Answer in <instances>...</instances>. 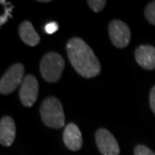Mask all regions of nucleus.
<instances>
[{
  "label": "nucleus",
  "mask_w": 155,
  "mask_h": 155,
  "mask_svg": "<svg viewBox=\"0 0 155 155\" xmlns=\"http://www.w3.org/2000/svg\"><path fill=\"white\" fill-rule=\"evenodd\" d=\"M67 52L73 68L80 76L91 79L101 73L98 58L82 38H71L67 43Z\"/></svg>",
  "instance_id": "nucleus-1"
},
{
  "label": "nucleus",
  "mask_w": 155,
  "mask_h": 155,
  "mask_svg": "<svg viewBox=\"0 0 155 155\" xmlns=\"http://www.w3.org/2000/svg\"><path fill=\"white\" fill-rule=\"evenodd\" d=\"M40 117L49 128L60 129L64 126L66 118L61 101L55 97H48L40 105Z\"/></svg>",
  "instance_id": "nucleus-2"
},
{
  "label": "nucleus",
  "mask_w": 155,
  "mask_h": 155,
  "mask_svg": "<svg viewBox=\"0 0 155 155\" xmlns=\"http://www.w3.org/2000/svg\"><path fill=\"white\" fill-rule=\"evenodd\" d=\"M64 69V61L58 52H48L43 55L39 64L41 77L48 83H55L61 79Z\"/></svg>",
  "instance_id": "nucleus-3"
},
{
  "label": "nucleus",
  "mask_w": 155,
  "mask_h": 155,
  "mask_svg": "<svg viewBox=\"0 0 155 155\" xmlns=\"http://www.w3.org/2000/svg\"><path fill=\"white\" fill-rule=\"evenodd\" d=\"M24 75V67L22 64H15L6 71L0 81V93L2 95H8L17 89L22 84Z\"/></svg>",
  "instance_id": "nucleus-4"
},
{
  "label": "nucleus",
  "mask_w": 155,
  "mask_h": 155,
  "mask_svg": "<svg viewBox=\"0 0 155 155\" xmlns=\"http://www.w3.org/2000/svg\"><path fill=\"white\" fill-rule=\"evenodd\" d=\"M109 36L116 48H124L129 45L131 39V31L125 22L115 19L109 24Z\"/></svg>",
  "instance_id": "nucleus-5"
},
{
  "label": "nucleus",
  "mask_w": 155,
  "mask_h": 155,
  "mask_svg": "<svg viewBox=\"0 0 155 155\" xmlns=\"http://www.w3.org/2000/svg\"><path fill=\"white\" fill-rule=\"evenodd\" d=\"M95 139L99 151L103 155H119V144L114 135L107 129L101 128L97 130Z\"/></svg>",
  "instance_id": "nucleus-6"
},
{
  "label": "nucleus",
  "mask_w": 155,
  "mask_h": 155,
  "mask_svg": "<svg viewBox=\"0 0 155 155\" xmlns=\"http://www.w3.org/2000/svg\"><path fill=\"white\" fill-rule=\"evenodd\" d=\"M38 96V82L32 75L24 77L23 82L20 86L19 99L23 106L32 107L36 102Z\"/></svg>",
  "instance_id": "nucleus-7"
},
{
  "label": "nucleus",
  "mask_w": 155,
  "mask_h": 155,
  "mask_svg": "<svg viewBox=\"0 0 155 155\" xmlns=\"http://www.w3.org/2000/svg\"><path fill=\"white\" fill-rule=\"evenodd\" d=\"M63 139L64 145L72 151H79L83 146V136L76 124L70 123L64 130Z\"/></svg>",
  "instance_id": "nucleus-8"
},
{
  "label": "nucleus",
  "mask_w": 155,
  "mask_h": 155,
  "mask_svg": "<svg viewBox=\"0 0 155 155\" xmlns=\"http://www.w3.org/2000/svg\"><path fill=\"white\" fill-rule=\"evenodd\" d=\"M136 61L145 70H155V48L152 45H140L135 51Z\"/></svg>",
  "instance_id": "nucleus-9"
},
{
  "label": "nucleus",
  "mask_w": 155,
  "mask_h": 155,
  "mask_svg": "<svg viewBox=\"0 0 155 155\" xmlns=\"http://www.w3.org/2000/svg\"><path fill=\"white\" fill-rule=\"evenodd\" d=\"M15 135H16V127L15 122L11 117L4 116L0 121V143L3 146H10L13 144Z\"/></svg>",
  "instance_id": "nucleus-10"
},
{
  "label": "nucleus",
  "mask_w": 155,
  "mask_h": 155,
  "mask_svg": "<svg viewBox=\"0 0 155 155\" xmlns=\"http://www.w3.org/2000/svg\"><path fill=\"white\" fill-rule=\"evenodd\" d=\"M18 33H19L21 40L29 46L38 45L40 41V36L38 35V33L35 31L31 22L27 20L20 23L19 27H18Z\"/></svg>",
  "instance_id": "nucleus-11"
},
{
  "label": "nucleus",
  "mask_w": 155,
  "mask_h": 155,
  "mask_svg": "<svg viewBox=\"0 0 155 155\" xmlns=\"http://www.w3.org/2000/svg\"><path fill=\"white\" fill-rule=\"evenodd\" d=\"M145 17L151 24L155 25V1H151L145 8Z\"/></svg>",
  "instance_id": "nucleus-12"
},
{
  "label": "nucleus",
  "mask_w": 155,
  "mask_h": 155,
  "mask_svg": "<svg viewBox=\"0 0 155 155\" xmlns=\"http://www.w3.org/2000/svg\"><path fill=\"white\" fill-rule=\"evenodd\" d=\"M87 3L91 7V9L95 12H101L107 4L106 0H88Z\"/></svg>",
  "instance_id": "nucleus-13"
},
{
  "label": "nucleus",
  "mask_w": 155,
  "mask_h": 155,
  "mask_svg": "<svg viewBox=\"0 0 155 155\" xmlns=\"http://www.w3.org/2000/svg\"><path fill=\"white\" fill-rule=\"evenodd\" d=\"M134 154L135 155H155V153L152 150L149 149L145 145H137L134 148Z\"/></svg>",
  "instance_id": "nucleus-14"
},
{
  "label": "nucleus",
  "mask_w": 155,
  "mask_h": 155,
  "mask_svg": "<svg viewBox=\"0 0 155 155\" xmlns=\"http://www.w3.org/2000/svg\"><path fill=\"white\" fill-rule=\"evenodd\" d=\"M58 29V24L57 22H54V21L46 23L45 26V31L48 33V35H52V33H54Z\"/></svg>",
  "instance_id": "nucleus-15"
},
{
  "label": "nucleus",
  "mask_w": 155,
  "mask_h": 155,
  "mask_svg": "<svg viewBox=\"0 0 155 155\" xmlns=\"http://www.w3.org/2000/svg\"><path fill=\"white\" fill-rule=\"evenodd\" d=\"M149 101H150V107L152 112L155 115V86L151 89L150 91V96H149Z\"/></svg>",
  "instance_id": "nucleus-16"
},
{
  "label": "nucleus",
  "mask_w": 155,
  "mask_h": 155,
  "mask_svg": "<svg viewBox=\"0 0 155 155\" xmlns=\"http://www.w3.org/2000/svg\"><path fill=\"white\" fill-rule=\"evenodd\" d=\"M12 9H13V5H11L10 7H8V8L5 9V14L1 16V21H0V24H1V25H3V24H4L6 21H7V17L8 16H11L10 11L12 10Z\"/></svg>",
  "instance_id": "nucleus-17"
},
{
  "label": "nucleus",
  "mask_w": 155,
  "mask_h": 155,
  "mask_svg": "<svg viewBox=\"0 0 155 155\" xmlns=\"http://www.w3.org/2000/svg\"><path fill=\"white\" fill-rule=\"evenodd\" d=\"M38 2H42V3H48V2H49L48 0H41V1H38Z\"/></svg>",
  "instance_id": "nucleus-18"
}]
</instances>
